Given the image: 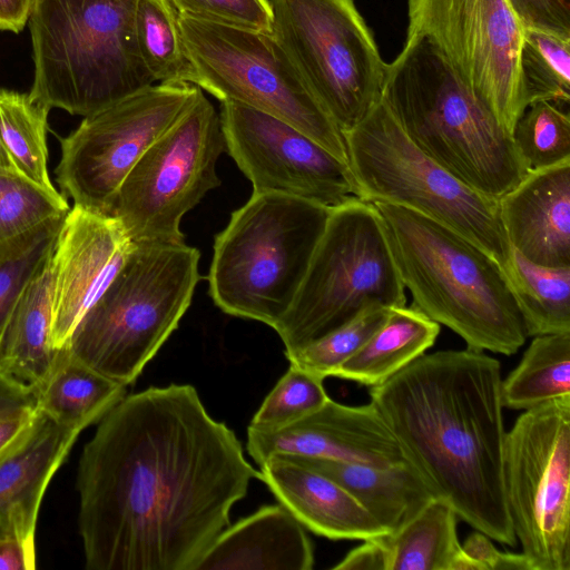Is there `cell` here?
I'll return each instance as SVG.
<instances>
[{
  "label": "cell",
  "instance_id": "6da1fadb",
  "mask_svg": "<svg viewBox=\"0 0 570 570\" xmlns=\"http://www.w3.org/2000/svg\"><path fill=\"white\" fill-rule=\"evenodd\" d=\"M258 479L240 441L189 384L126 395L79 459L89 570H195Z\"/></svg>",
  "mask_w": 570,
  "mask_h": 570
},
{
  "label": "cell",
  "instance_id": "7a4b0ae2",
  "mask_svg": "<svg viewBox=\"0 0 570 570\" xmlns=\"http://www.w3.org/2000/svg\"><path fill=\"white\" fill-rule=\"evenodd\" d=\"M501 381L500 362L484 351H438L370 387V397L435 498L475 530L514 547L503 491Z\"/></svg>",
  "mask_w": 570,
  "mask_h": 570
},
{
  "label": "cell",
  "instance_id": "3957f363",
  "mask_svg": "<svg viewBox=\"0 0 570 570\" xmlns=\"http://www.w3.org/2000/svg\"><path fill=\"white\" fill-rule=\"evenodd\" d=\"M413 303L470 348L512 355L528 335L502 266L482 247L425 215L372 203Z\"/></svg>",
  "mask_w": 570,
  "mask_h": 570
},
{
  "label": "cell",
  "instance_id": "277c9868",
  "mask_svg": "<svg viewBox=\"0 0 570 570\" xmlns=\"http://www.w3.org/2000/svg\"><path fill=\"white\" fill-rule=\"evenodd\" d=\"M382 98L421 151L476 191L498 200L529 171L512 135L425 38H405Z\"/></svg>",
  "mask_w": 570,
  "mask_h": 570
},
{
  "label": "cell",
  "instance_id": "5b68a950",
  "mask_svg": "<svg viewBox=\"0 0 570 570\" xmlns=\"http://www.w3.org/2000/svg\"><path fill=\"white\" fill-rule=\"evenodd\" d=\"M136 1L33 0L29 97L87 117L154 85L137 45Z\"/></svg>",
  "mask_w": 570,
  "mask_h": 570
},
{
  "label": "cell",
  "instance_id": "8992f818",
  "mask_svg": "<svg viewBox=\"0 0 570 570\" xmlns=\"http://www.w3.org/2000/svg\"><path fill=\"white\" fill-rule=\"evenodd\" d=\"M200 253L184 242H134L110 284L65 346L78 361L131 385L188 309Z\"/></svg>",
  "mask_w": 570,
  "mask_h": 570
},
{
  "label": "cell",
  "instance_id": "52a82bcc",
  "mask_svg": "<svg viewBox=\"0 0 570 570\" xmlns=\"http://www.w3.org/2000/svg\"><path fill=\"white\" fill-rule=\"evenodd\" d=\"M331 207L252 194L215 236L208 292L224 313L275 328L292 305Z\"/></svg>",
  "mask_w": 570,
  "mask_h": 570
},
{
  "label": "cell",
  "instance_id": "ba28073f",
  "mask_svg": "<svg viewBox=\"0 0 570 570\" xmlns=\"http://www.w3.org/2000/svg\"><path fill=\"white\" fill-rule=\"evenodd\" d=\"M374 303L404 306L405 287L376 207L352 196L331 207L294 301L274 328L285 356L299 352Z\"/></svg>",
  "mask_w": 570,
  "mask_h": 570
},
{
  "label": "cell",
  "instance_id": "9c48e42d",
  "mask_svg": "<svg viewBox=\"0 0 570 570\" xmlns=\"http://www.w3.org/2000/svg\"><path fill=\"white\" fill-rule=\"evenodd\" d=\"M343 136L358 198L402 206L438 220L503 267L511 247L498 200L465 185L421 151L382 97Z\"/></svg>",
  "mask_w": 570,
  "mask_h": 570
},
{
  "label": "cell",
  "instance_id": "30bf717a",
  "mask_svg": "<svg viewBox=\"0 0 570 570\" xmlns=\"http://www.w3.org/2000/svg\"><path fill=\"white\" fill-rule=\"evenodd\" d=\"M194 86L293 125L348 164L343 132L271 32L179 13Z\"/></svg>",
  "mask_w": 570,
  "mask_h": 570
},
{
  "label": "cell",
  "instance_id": "8fae6325",
  "mask_svg": "<svg viewBox=\"0 0 570 570\" xmlns=\"http://www.w3.org/2000/svg\"><path fill=\"white\" fill-rule=\"evenodd\" d=\"M271 33L342 132L381 99L386 62L354 0H269Z\"/></svg>",
  "mask_w": 570,
  "mask_h": 570
},
{
  "label": "cell",
  "instance_id": "7c38bea8",
  "mask_svg": "<svg viewBox=\"0 0 570 570\" xmlns=\"http://www.w3.org/2000/svg\"><path fill=\"white\" fill-rule=\"evenodd\" d=\"M503 491L533 570H570V399L525 410L505 432Z\"/></svg>",
  "mask_w": 570,
  "mask_h": 570
},
{
  "label": "cell",
  "instance_id": "4fadbf2b",
  "mask_svg": "<svg viewBox=\"0 0 570 570\" xmlns=\"http://www.w3.org/2000/svg\"><path fill=\"white\" fill-rule=\"evenodd\" d=\"M225 150L219 114L200 89L127 174L108 215L134 242H184L181 219L220 185L216 165Z\"/></svg>",
  "mask_w": 570,
  "mask_h": 570
},
{
  "label": "cell",
  "instance_id": "5bb4252c",
  "mask_svg": "<svg viewBox=\"0 0 570 570\" xmlns=\"http://www.w3.org/2000/svg\"><path fill=\"white\" fill-rule=\"evenodd\" d=\"M406 38H425L460 81L512 135L528 102L524 28L508 0H407Z\"/></svg>",
  "mask_w": 570,
  "mask_h": 570
},
{
  "label": "cell",
  "instance_id": "9a60e30c",
  "mask_svg": "<svg viewBox=\"0 0 570 570\" xmlns=\"http://www.w3.org/2000/svg\"><path fill=\"white\" fill-rule=\"evenodd\" d=\"M200 88L158 82L83 118L60 139L56 181L66 197L108 214L127 174L195 101Z\"/></svg>",
  "mask_w": 570,
  "mask_h": 570
},
{
  "label": "cell",
  "instance_id": "2e32d148",
  "mask_svg": "<svg viewBox=\"0 0 570 570\" xmlns=\"http://www.w3.org/2000/svg\"><path fill=\"white\" fill-rule=\"evenodd\" d=\"M219 119L226 151L253 194L281 193L328 207L356 196L348 164L285 120L234 101L222 102Z\"/></svg>",
  "mask_w": 570,
  "mask_h": 570
},
{
  "label": "cell",
  "instance_id": "e0dca14e",
  "mask_svg": "<svg viewBox=\"0 0 570 570\" xmlns=\"http://www.w3.org/2000/svg\"><path fill=\"white\" fill-rule=\"evenodd\" d=\"M132 239L115 216L73 205L55 237L51 257V343L67 345L77 325L116 276Z\"/></svg>",
  "mask_w": 570,
  "mask_h": 570
},
{
  "label": "cell",
  "instance_id": "ac0fdd59",
  "mask_svg": "<svg viewBox=\"0 0 570 570\" xmlns=\"http://www.w3.org/2000/svg\"><path fill=\"white\" fill-rule=\"evenodd\" d=\"M246 449L259 465L276 454L390 465L404 461L399 445L370 402L351 406L328 399L316 411L273 430L247 429Z\"/></svg>",
  "mask_w": 570,
  "mask_h": 570
},
{
  "label": "cell",
  "instance_id": "d6986e66",
  "mask_svg": "<svg viewBox=\"0 0 570 570\" xmlns=\"http://www.w3.org/2000/svg\"><path fill=\"white\" fill-rule=\"evenodd\" d=\"M498 206L511 248L534 264L570 266V160L529 170Z\"/></svg>",
  "mask_w": 570,
  "mask_h": 570
},
{
  "label": "cell",
  "instance_id": "ffe728a7",
  "mask_svg": "<svg viewBox=\"0 0 570 570\" xmlns=\"http://www.w3.org/2000/svg\"><path fill=\"white\" fill-rule=\"evenodd\" d=\"M85 429L38 411L28 433L0 456V538L36 544L46 490Z\"/></svg>",
  "mask_w": 570,
  "mask_h": 570
},
{
  "label": "cell",
  "instance_id": "44dd1931",
  "mask_svg": "<svg viewBox=\"0 0 570 570\" xmlns=\"http://www.w3.org/2000/svg\"><path fill=\"white\" fill-rule=\"evenodd\" d=\"M258 480L304 528L318 535L366 540L387 533L342 485L287 455H272L259 464Z\"/></svg>",
  "mask_w": 570,
  "mask_h": 570
},
{
  "label": "cell",
  "instance_id": "7402d4cb",
  "mask_svg": "<svg viewBox=\"0 0 570 570\" xmlns=\"http://www.w3.org/2000/svg\"><path fill=\"white\" fill-rule=\"evenodd\" d=\"M314 560L304 527L279 503L226 527L195 570H311Z\"/></svg>",
  "mask_w": 570,
  "mask_h": 570
},
{
  "label": "cell",
  "instance_id": "603a6c76",
  "mask_svg": "<svg viewBox=\"0 0 570 570\" xmlns=\"http://www.w3.org/2000/svg\"><path fill=\"white\" fill-rule=\"evenodd\" d=\"M334 480L348 491L386 532L412 520L435 495L405 461L377 466L284 454Z\"/></svg>",
  "mask_w": 570,
  "mask_h": 570
},
{
  "label": "cell",
  "instance_id": "cb8c5ba5",
  "mask_svg": "<svg viewBox=\"0 0 570 570\" xmlns=\"http://www.w3.org/2000/svg\"><path fill=\"white\" fill-rule=\"evenodd\" d=\"M51 250L27 283L0 347V368L36 387L49 374L57 353L51 343Z\"/></svg>",
  "mask_w": 570,
  "mask_h": 570
},
{
  "label": "cell",
  "instance_id": "d4e9b609",
  "mask_svg": "<svg viewBox=\"0 0 570 570\" xmlns=\"http://www.w3.org/2000/svg\"><path fill=\"white\" fill-rule=\"evenodd\" d=\"M458 519L435 498L399 530L374 537L381 570H476L458 539Z\"/></svg>",
  "mask_w": 570,
  "mask_h": 570
},
{
  "label": "cell",
  "instance_id": "484cf974",
  "mask_svg": "<svg viewBox=\"0 0 570 570\" xmlns=\"http://www.w3.org/2000/svg\"><path fill=\"white\" fill-rule=\"evenodd\" d=\"M440 324L415 306L393 307L385 323L331 376L376 386L430 348Z\"/></svg>",
  "mask_w": 570,
  "mask_h": 570
},
{
  "label": "cell",
  "instance_id": "4316f807",
  "mask_svg": "<svg viewBox=\"0 0 570 570\" xmlns=\"http://www.w3.org/2000/svg\"><path fill=\"white\" fill-rule=\"evenodd\" d=\"M126 395L127 386L76 360L62 347L57 351L49 374L37 386V409L59 423L88 428Z\"/></svg>",
  "mask_w": 570,
  "mask_h": 570
},
{
  "label": "cell",
  "instance_id": "83f0119b",
  "mask_svg": "<svg viewBox=\"0 0 570 570\" xmlns=\"http://www.w3.org/2000/svg\"><path fill=\"white\" fill-rule=\"evenodd\" d=\"M67 197L12 167H0V258L59 226L70 210Z\"/></svg>",
  "mask_w": 570,
  "mask_h": 570
},
{
  "label": "cell",
  "instance_id": "f1b7e54d",
  "mask_svg": "<svg viewBox=\"0 0 570 570\" xmlns=\"http://www.w3.org/2000/svg\"><path fill=\"white\" fill-rule=\"evenodd\" d=\"M502 268L528 336L570 332V266L534 264L510 248Z\"/></svg>",
  "mask_w": 570,
  "mask_h": 570
},
{
  "label": "cell",
  "instance_id": "f546056e",
  "mask_svg": "<svg viewBox=\"0 0 570 570\" xmlns=\"http://www.w3.org/2000/svg\"><path fill=\"white\" fill-rule=\"evenodd\" d=\"M500 393L503 407L524 411L570 399V332L534 336Z\"/></svg>",
  "mask_w": 570,
  "mask_h": 570
},
{
  "label": "cell",
  "instance_id": "4dcf8cb0",
  "mask_svg": "<svg viewBox=\"0 0 570 570\" xmlns=\"http://www.w3.org/2000/svg\"><path fill=\"white\" fill-rule=\"evenodd\" d=\"M49 110L28 94L0 89V141L13 168L55 189L48 173Z\"/></svg>",
  "mask_w": 570,
  "mask_h": 570
},
{
  "label": "cell",
  "instance_id": "1f68e13d",
  "mask_svg": "<svg viewBox=\"0 0 570 570\" xmlns=\"http://www.w3.org/2000/svg\"><path fill=\"white\" fill-rule=\"evenodd\" d=\"M136 39L142 63L158 82H189L195 71L183 42L179 12L170 0H137Z\"/></svg>",
  "mask_w": 570,
  "mask_h": 570
},
{
  "label": "cell",
  "instance_id": "d6a6232c",
  "mask_svg": "<svg viewBox=\"0 0 570 570\" xmlns=\"http://www.w3.org/2000/svg\"><path fill=\"white\" fill-rule=\"evenodd\" d=\"M522 85L528 105L552 102L561 108L570 101V41L524 29L520 55Z\"/></svg>",
  "mask_w": 570,
  "mask_h": 570
},
{
  "label": "cell",
  "instance_id": "836d02e7",
  "mask_svg": "<svg viewBox=\"0 0 570 570\" xmlns=\"http://www.w3.org/2000/svg\"><path fill=\"white\" fill-rule=\"evenodd\" d=\"M512 139L528 169L570 160V117L568 109L535 101L518 119Z\"/></svg>",
  "mask_w": 570,
  "mask_h": 570
},
{
  "label": "cell",
  "instance_id": "e575fe53",
  "mask_svg": "<svg viewBox=\"0 0 570 570\" xmlns=\"http://www.w3.org/2000/svg\"><path fill=\"white\" fill-rule=\"evenodd\" d=\"M392 308L371 304L342 326L286 358L302 370L324 379L331 376L385 323Z\"/></svg>",
  "mask_w": 570,
  "mask_h": 570
},
{
  "label": "cell",
  "instance_id": "d590c367",
  "mask_svg": "<svg viewBox=\"0 0 570 570\" xmlns=\"http://www.w3.org/2000/svg\"><path fill=\"white\" fill-rule=\"evenodd\" d=\"M323 382L324 377L289 364L248 426L273 430L316 411L330 399Z\"/></svg>",
  "mask_w": 570,
  "mask_h": 570
},
{
  "label": "cell",
  "instance_id": "8d00e7d4",
  "mask_svg": "<svg viewBox=\"0 0 570 570\" xmlns=\"http://www.w3.org/2000/svg\"><path fill=\"white\" fill-rule=\"evenodd\" d=\"M60 225L46 230L21 250L0 258V347L17 303L52 247Z\"/></svg>",
  "mask_w": 570,
  "mask_h": 570
},
{
  "label": "cell",
  "instance_id": "74e56055",
  "mask_svg": "<svg viewBox=\"0 0 570 570\" xmlns=\"http://www.w3.org/2000/svg\"><path fill=\"white\" fill-rule=\"evenodd\" d=\"M179 13L271 32L269 0H170Z\"/></svg>",
  "mask_w": 570,
  "mask_h": 570
},
{
  "label": "cell",
  "instance_id": "f35d334b",
  "mask_svg": "<svg viewBox=\"0 0 570 570\" xmlns=\"http://www.w3.org/2000/svg\"><path fill=\"white\" fill-rule=\"evenodd\" d=\"M524 29L570 41V0H508Z\"/></svg>",
  "mask_w": 570,
  "mask_h": 570
},
{
  "label": "cell",
  "instance_id": "ab89813d",
  "mask_svg": "<svg viewBox=\"0 0 570 570\" xmlns=\"http://www.w3.org/2000/svg\"><path fill=\"white\" fill-rule=\"evenodd\" d=\"M461 546L476 570H533L523 553L498 550L491 542V538L478 530L471 533Z\"/></svg>",
  "mask_w": 570,
  "mask_h": 570
},
{
  "label": "cell",
  "instance_id": "60d3db41",
  "mask_svg": "<svg viewBox=\"0 0 570 570\" xmlns=\"http://www.w3.org/2000/svg\"><path fill=\"white\" fill-rule=\"evenodd\" d=\"M37 409V387L0 368V420Z\"/></svg>",
  "mask_w": 570,
  "mask_h": 570
},
{
  "label": "cell",
  "instance_id": "b9f144b4",
  "mask_svg": "<svg viewBox=\"0 0 570 570\" xmlns=\"http://www.w3.org/2000/svg\"><path fill=\"white\" fill-rule=\"evenodd\" d=\"M36 567V544L0 538V570H33Z\"/></svg>",
  "mask_w": 570,
  "mask_h": 570
},
{
  "label": "cell",
  "instance_id": "7bdbcfd3",
  "mask_svg": "<svg viewBox=\"0 0 570 570\" xmlns=\"http://www.w3.org/2000/svg\"><path fill=\"white\" fill-rule=\"evenodd\" d=\"M38 410L0 420V456L14 446L32 428Z\"/></svg>",
  "mask_w": 570,
  "mask_h": 570
},
{
  "label": "cell",
  "instance_id": "ee69618b",
  "mask_svg": "<svg viewBox=\"0 0 570 570\" xmlns=\"http://www.w3.org/2000/svg\"><path fill=\"white\" fill-rule=\"evenodd\" d=\"M33 0H0V30L20 32L28 22Z\"/></svg>",
  "mask_w": 570,
  "mask_h": 570
},
{
  "label": "cell",
  "instance_id": "f6af8a7d",
  "mask_svg": "<svg viewBox=\"0 0 570 570\" xmlns=\"http://www.w3.org/2000/svg\"><path fill=\"white\" fill-rule=\"evenodd\" d=\"M0 167H12L13 168L1 141H0Z\"/></svg>",
  "mask_w": 570,
  "mask_h": 570
}]
</instances>
